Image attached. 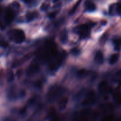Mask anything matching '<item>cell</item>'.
Segmentation results:
<instances>
[{
	"label": "cell",
	"instance_id": "6da1fadb",
	"mask_svg": "<svg viewBox=\"0 0 121 121\" xmlns=\"http://www.w3.org/2000/svg\"><path fill=\"white\" fill-rule=\"evenodd\" d=\"M8 35H9V37L11 40L18 44L22 43L26 39L24 33L21 30H13L9 31Z\"/></svg>",
	"mask_w": 121,
	"mask_h": 121
},
{
	"label": "cell",
	"instance_id": "7a4b0ae2",
	"mask_svg": "<svg viewBox=\"0 0 121 121\" xmlns=\"http://www.w3.org/2000/svg\"><path fill=\"white\" fill-rule=\"evenodd\" d=\"M63 91V89L60 86H54V87H52L47 93V100L49 102L54 101L56 99V98L61 95Z\"/></svg>",
	"mask_w": 121,
	"mask_h": 121
},
{
	"label": "cell",
	"instance_id": "3957f363",
	"mask_svg": "<svg viewBox=\"0 0 121 121\" xmlns=\"http://www.w3.org/2000/svg\"><path fill=\"white\" fill-rule=\"evenodd\" d=\"M96 93L94 91H91L87 93L86 98L82 101V105L84 106L92 105L95 103Z\"/></svg>",
	"mask_w": 121,
	"mask_h": 121
},
{
	"label": "cell",
	"instance_id": "277c9868",
	"mask_svg": "<svg viewBox=\"0 0 121 121\" xmlns=\"http://www.w3.org/2000/svg\"><path fill=\"white\" fill-rule=\"evenodd\" d=\"M98 90H99V92L102 94H105L107 93L108 92H109L111 89L109 87L108 83L105 80H103V81L100 82V83L98 85Z\"/></svg>",
	"mask_w": 121,
	"mask_h": 121
},
{
	"label": "cell",
	"instance_id": "5b68a950",
	"mask_svg": "<svg viewBox=\"0 0 121 121\" xmlns=\"http://www.w3.org/2000/svg\"><path fill=\"white\" fill-rule=\"evenodd\" d=\"M15 17V14H14V11L11 8H8L7 9L5 14V21L6 23L9 24L12 22L14 18Z\"/></svg>",
	"mask_w": 121,
	"mask_h": 121
},
{
	"label": "cell",
	"instance_id": "8992f818",
	"mask_svg": "<svg viewBox=\"0 0 121 121\" xmlns=\"http://www.w3.org/2000/svg\"><path fill=\"white\" fill-rule=\"evenodd\" d=\"M78 32L81 36H86L88 35L89 32V26L87 24H83L79 26Z\"/></svg>",
	"mask_w": 121,
	"mask_h": 121
},
{
	"label": "cell",
	"instance_id": "52a82bcc",
	"mask_svg": "<svg viewBox=\"0 0 121 121\" xmlns=\"http://www.w3.org/2000/svg\"><path fill=\"white\" fill-rule=\"evenodd\" d=\"M39 70V65L37 63H33L28 67L27 74L29 76H32L35 74Z\"/></svg>",
	"mask_w": 121,
	"mask_h": 121
},
{
	"label": "cell",
	"instance_id": "ba28073f",
	"mask_svg": "<svg viewBox=\"0 0 121 121\" xmlns=\"http://www.w3.org/2000/svg\"><path fill=\"white\" fill-rule=\"evenodd\" d=\"M99 108L102 112L105 113H108L113 109V105L109 103H105V104H101L99 106Z\"/></svg>",
	"mask_w": 121,
	"mask_h": 121
},
{
	"label": "cell",
	"instance_id": "9c48e42d",
	"mask_svg": "<svg viewBox=\"0 0 121 121\" xmlns=\"http://www.w3.org/2000/svg\"><path fill=\"white\" fill-rule=\"evenodd\" d=\"M69 99L67 96H64L60 98L58 101V106L60 109H64L66 108L68 104Z\"/></svg>",
	"mask_w": 121,
	"mask_h": 121
},
{
	"label": "cell",
	"instance_id": "30bf717a",
	"mask_svg": "<svg viewBox=\"0 0 121 121\" xmlns=\"http://www.w3.org/2000/svg\"><path fill=\"white\" fill-rule=\"evenodd\" d=\"M85 7L86 10L89 11H93L96 9V5L92 0H86L85 2Z\"/></svg>",
	"mask_w": 121,
	"mask_h": 121
},
{
	"label": "cell",
	"instance_id": "8fae6325",
	"mask_svg": "<svg viewBox=\"0 0 121 121\" xmlns=\"http://www.w3.org/2000/svg\"><path fill=\"white\" fill-rule=\"evenodd\" d=\"M104 55H103V53L100 51H99V52L96 53L95 57V60L97 63L99 64V65L102 64L103 62H104Z\"/></svg>",
	"mask_w": 121,
	"mask_h": 121
},
{
	"label": "cell",
	"instance_id": "7c38bea8",
	"mask_svg": "<svg viewBox=\"0 0 121 121\" xmlns=\"http://www.w3.org/2000/svg\"><path fill=\"white\" fill-rule=\"evenodd\" d=\"M113 97L114 100L118 104H121V92L119 90H116L113 93Z\"/></svg>",
	"mask_w": 121,
	"mask_h": 121
},
{
	"label": "cell",
	"instance_id": "4fadbf2b",
	"mask_svg": "<svg viewBox=\"0 0 121 121\" xmlns=\"http://www.w3.org/2000/svg\"><path fill=\"white\" fill-rule=\"evenodd\" d=\"M118 59H119V54L116 53V54H113V55L111 56L109 59V63L111 65H114L118 61Z\"/></svg>",
	"mask_w": 121,
	"mask_h": 121
},
{
	"label": "cell",
	"instance_id": "5bb4252c",
	"mask_svg": "<svg viewBox=\"0 0 121 121\" xmlns=\"http://www.w3.org/2000/svg\"><path fill=\"white\" fill-rule=\"evenodd\" d=\"M90 111L89 109H83L80 112V115L82 119H86V118L88 117V116L89 115Z\"/></svg>",
	"mask_w": 121,
	"mask_h": 121
},
{
	"label": "cell",
	"instance_id": "9a60e30c",
	"mask_svg": "<svg viewBox=\"0 0 121 121\" xmlns=\"http://www.w3.org/2000/svg\"><path fill=\"white\" fill-rule=\"evenodd\" d=\"M60 40H61V42L63 43H66L67 41V33L66 30L63 31L62 32V33L61 34V35H60Z\"/></svg>",
	"mask_w": 121,
	"mask_h": 121
},
{
	"label": "cell",
	"instance_id": "2e32d148",
	"mask_svg": "<svg viewBox=\"0 0 121 121\" xmlns=\"http://www.w3.org/2000/svg\"><path fill=\"white\" fill-rule=\"evenodd\" d=\"M38 14L36 12H34V13H31L27 15V20L28 21H31V20H34V18L37 17Z\"/></svg>",
	"mask_w": 121,
	"mask_h": 121
},
{
	"label": "cell",
	"instance_id": "e0dca14e",
	"mask_svg": "<svg viewBox=\"0 0 121 121\" xmlns=\"http://www.w3.org/2000/svg\"><path fill=\"white\" fill-rule=\"evenodd\" d=\"M114 44L115 46V48L119 50L121 48V39H115L114 40Z\"/></svg>",
	"mask_w": 121,
	"mask_h": 121
},
{
	"label": "cell",
	"instance_id": "ac0fdd59",
	"mask_svg": "<svg viewBox=\"0 0 121 121\" xmlns=\"http://www.w3.org/2000/svg\"><path fill=\"white\" fill-rule=\"evenodd\" d=\"M81 1H82V0H79V1H78V2H77L76 4L73 7V8L71 9V11H70V14H73V13H74V12H75V11L76 10L77 8H78V7H79V4H80V2H81Z\"/></svg>",
	"mask_w": 121,
	"mask_h": 121
},
{
	"label": "cell",
	"instance_id": "d6986e66",
	"mask_svg": "<svg viewBox=\"0 0 121 121\" xmlns=\"http://www.w3.org/2000/svg\"><path fill=\"white\" fill-rule=\"evenodd\" d=\"M100 114H99V111H93L91 113V117H92L93 119H96L98 118V117H99Z\"/></svg>",
	"mask_w": 121,
	"mask_h": 121
},
{
	"label": "cell",
	"instance_id": "ffe728a7",
	"mask_svg": "<svg viewBox=\"0 0 121 121\" xmlns=\"http://www.w3.org/2000/svg\"><path fill=\"white\" fill-rule=\"evenodd\" d=\"M56 113V109L54 108H51L50 109L48 113V117H52L55 115Z\"/></svg>",
	"mask_w": 121,
	"mask_h": 121
},
{
	"label": "cell",
	"instance_id": "44dd1931",
	"mask_svg": "<svg viewBox=\"0 0 121 121\" xmlns=\"http://www.w3.org/2000/svg\"><path fill=\"white\" fill-rule=\"evenodd\" d=\"M115 79L117 80H121V70L118 71V72L115 73Z\"/></svg>",
	"mask_w": 121,
	"mask_h": 121
},
{
	"label": "cell",
	"instance_id": "7402d4cb",
	"mask_svg": "<svg viewBox=\"0 0 121 121\" xmlns=\"http://www.w3.org/2000/svg\"><path fill=\"white\" fill-rule=\"evenodd\" d=\"M14 74H13V72H10L8 74V77H7V79H8V82H11L14 80Z\"/></svg>",
	"mask_w": 121,
	"mask_h": 121
},
{
	"label": "cell",
	"instance_id": "603a6c76",
	"mask_svg": "<svg viewBox=\"0 0 121 121\" xmlns=\"http://www.w3.org/2000/svg\"><path fill=\"white\" fill-rule=\"evenodd\" d=\"M117 10L118 14L121 15V1H119L117 5Z\"/></svg>",
	"mask_w": 121,
	"mask_h": 121
},
{
	"label": "cell",
	"instance_id": "cb8c5ba5",
	"mask_svg": "<svg viewBox=\"0 0 121 121\" xmlns=\"http://www.w3.org/2000/svg\"><path fill=\"white\" fill-rule=\"evenodd\" d=\"M78 74L79 76H83L85 74H86V71L85 69H81L78 72Z\"/></svg>",
	"mask_w": 121,
	"mask_h": 121
},
{
	"label": "cell",
	"instance_id": "d4e9b609",
	"mask_svg": "<svg viewBox=\"0 0 121 121\" xmlns=\"http://www.w3.org/2000/svg\"><path fill=\"white\" fill-rule=\"evenodd\" d=\"M0 46L4 47H7V46H8V43H6L5 41H1V42H0Z\"/></svg>",
	"mask_w": 121,
	"mask_h": 121
},
{
	"label": "cell",
	"instance_id": "484cf974",
	"mask_svg": "<svg viewBox=\"0 0 121 121\" xmlns=\"http://www.w3.org/2000/svg\"><path fill=\"white\" fill-rule=\"evenodd\" d=\"M72 53H73L74 54H77L78 53H79V50L78 49V48H74L72 50Z\"/></svg>",
	"mask_w": 121,
	"mask_h": 121
},
{
	"label": "cell",
	"instance_id": "4316f807",
	"mask_svg": "<svg viewBox=\"0 0 121 121\" xmlns=\"http://www.w3.org/2000/svg\"><path fill=\"white\" fill-rule=\"evenodd\" d=\"M35 85H36V86L38 88H40V87H41V86H42V83H41L40 81H37L36 83H35Z\"/></svg>",
	"mask_w": 121,
	"mask_h": 121
},
{
	"label": "cell",
	"instance_id": "83f0119b",
	"mask_svg": "<svg viewBox=\"0 0 121 121\" xmlns=\"http://www.w3.org/2000/svg\"><path fill=\"white\" fill-rule=\"evenodd\" d=\"M113 119V117H112V116H109V117H107L106 118H104V120H106V121H110L111 120V119Z\"/></svg>",
	"mask_w": 121,
	"mask_h": 121
},
{
	"label": "cell",
	"instance_id": "f1b7e54d",
	"mask_svg": "<svg viewBox=\"0 0 121 121\" xmlns=\"http://www.w3.org/2000/svg\"><path fill=\"white\" fill-rule=\"evenodd\" d=\"M26 109H27V108H26V107L24 108H22V109H21V111H20V113H22H22H24L25 112H26Z\"/></svg>",
	"mask_w": 121,
	"mask_h": 121
},
{
	"label": "cell",
	"instance_id": "f546056e",
	"mask_svg": "<svg viewBox=\"0 0 121 121\" xmlns=\"http://www.w3.org/2000/svg\"><path fill=\"white\" fill-rule=\"evenodd\" d=\"M55 15H56V13H55V12H54V13H51V14L49 15V17H51V18H53V17H54Z\"/></svg>",
	"mask_w": 121,
	"mask_h": 121
},
{
	"label": "cell",
	"instance_id": "4dcf8cb0",
	"mask_svg": "<svg viewBox=\"0 0 121 121\" xmlns=\"http://www.w3.org/2000/svg\"><path fill=\"white\" fill-rule=\"evenodd\" d=\"M21 73H22V71H21V70H18L17 73V75L18 76V75H21Z\"/></svg>",
	"mask_w": 121,
	"mask_h": 121
},
{
	"label": "cell",
	"instance_id": "1f68e13d",
	"mask_svg": "<svg viewBox=\"0 0 121 121\" xmlns=\"http://www.w3.org/2000/svg\"><path fill=\"white\" fill-rule=\"evenodd\" d=\"M26 2H29V1H30V0H24Z\"/></svg>",
	"mask_w": 121,
	"mask_h": 121
},
{
	"label": "cell",
	"instance_id": "d6a6232c",
	"mask_svg": "<svg viewBox=\"0 0 121 121\" xmlns=\"http://www.w3.org/2000/svg\"><path fill=\"white\" fill-rule=\"evenodd\" d=\"M0 1H2V0H0Z\"/></svg>",
	"mask_w": 121,
	"mask_h": 121
}]
</instances>
